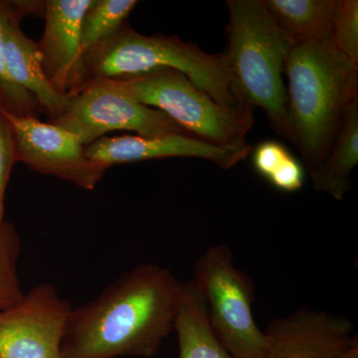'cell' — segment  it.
<instances>
[{"label":"cell","instance_id":"cell-20","mask_svg":"<svg viewBox=\"0 0 358 358\" xmlns=\"http://www.w3.org/2000/svg\"><path fill=\"white\" fill-rule=\"evenodd\" d=\"M331 38L346 58L358 65L357 0H334Z\"/></svg>","mask_w":358,"mask_h":358},{"label":"cell","instance_id":"cell-8","mask_svg":"<svg viewBox=\"0 0 358 358\" xmlns=\"http://www.w3.org/2000/svg\"><path fill=\"white\" fill-rule=\"evenodd\" d=\"M70 303L49 282L0 310V358H62Z\"/></svg>","mask_w":358,"mask_h":358},{"label":"cell","instance_id":"cell-19","mask_svg":"<svg viewBox=\"0 0 358 358\" xmlns=\"http://www.w3.org/2000/svg\"><path fill=\"white\" fill-rule=\"evenodd\" d=\"M20 238L13 224L0 223V310L17 303L24 293L18 277Z\"/></svg>","mask_w":358,"mask_h":358},{"label":"cell","instance_id":"cell-24","mask_svg":"<svg viewBox=\"0 0 358 358\" xmlns=\"http://www.w3.org/2000/svg\"><path fill=\"white\" fill-rule=\"evenodd\" d=\"M338 358H358V339L357 334L352 336L350 345L341 353Z\"/></svg>","mask_w":358,"mask_h":358},{"label":"cell","instance_id":"cell-2","mask_svg":"<svg viewBox=\"0 0 358 358\" xmlns=\"http://www.w3.org/2000/svg\"><path fill=\"white\" fill-rule=\"evenodd\" d=\"M285 73L292 140L312 176L326 159L346 113L358 102V65L327 34L296 42Z\"/></svg>","mask_w":358,"mask_h":358},{"label":"cell","instance_id":"cell-9","mask_svg":"<svg viewBox=\"0 0 358 358\" xmlns=\"http://www.w3.org/2000/svg\"><path fill=\"white\" fill-rule=\"evenodd\" d=\"M4 113L13 128L16 159L32 171L93 190L109 169L91 162L86 147L69 131L36 117Z\"/></svg>","mask_w":358,"mask_h":358},{"label":"cell","instance_id":"cell-23","mask_svg":"<svg viewBox=\"0 0 358 358\" xmlns=\"http://www.w3.org/2000/svg\"><path fill=\"white\" fill-rule=\"evenodd\" d=\"M267 180L281 192H296L303 187L305 171L300 162L289 155Z\"/></svg>","mask_w":358,"mask_h":358},{"label":"cell","instance_id":"cell-21","mask_svg":"<svg viewBox=\"0 0 358 358\" xmlns=\"http://www.w3.org/2000/svg\"><path fill=\"white\" fill-rule=\"evenodd\" d=\"M16 159L15 141L10 122L6 113L0 108V223L4 219V202L11 171Z\"/></svg>","mask_w":358,"mask_h":358},{"label":"cell","instance_id":"cell-22","mask_svg":"<svg viewBox=\"0 0 358 358\" xmlns=\"http://www.w3.org/2000/svg\"><path fill=\"white\" fill-rule=\"evenodd\" d=\"M289 155V150L282 143L266 141L257 145L252 162L257 173L268 179Z\"/></svg>","mask_w":358,"mask_h":358},{"label":"cell","instance_id":"cell-3","mask_svg":"<svg viewBox=\"0 0 358 358\" xmlns=\"http://www.w3.org/2000/svg\"><path fill=\"white\" fill-rule=\"evenodd\" d=\"M225 50L218 54L240 105L261 108L273 129L291 141L288 96L282 82L294 42L278 27L262 0H228Z\"/></svg>","mask_w":358,"mask_h":358},{"label":"cell","instance_id":"cell-10","mask_svg":"<svg viewBox=\"0 0 358 358\" xmlns=\"http://www.w3.org/2000/svg\"><path fill=\"white\" fill-rule=\"evenodd\" d=\"M352 329L343 315L301 308L268 324L263 358H338Z\"/></svg>","mask_w":358,"mask_h":358},{"label":"cell","instance_id":"cell-16","mask_svg":"<svg viewBox=\"0 0 358 358\" xmlns=\"http://www.w3.org/2000/svg\"><path fill=\"white\" fill-rule=\"evenodd\" d=\"M272 20L294 43L331 34L334 0H262Z\"/></svg>","mask_w":358,"mask_h":358},{"label":"cell","instance_id":"cell-18","mask_svg":"<svg viewBox=\"0 0 358 358\" xmlns=\"http://www.w3.org/2000/svg\"><path fill=\"white\" fill-rule=\"evenodd\" d=\"M138 3L136 0H93L82 20L81 57L92 47L112 36L127 22Z\"/></svg>","mask_w":358,"mask_h":358},{"label":"cell","instance_id":"cell-17","mask_svg":"<svg viewBox=\"0 0 358 358\" xmlns=\"http://www.w3.org/2000/svg\"><path fill=\"white\" fill-rule=\"evenodd\" d=\"M36 0H0V108L16 117L38 119L41 114L34 96L13 83L7 74L4 59V27L14 14L38 6Z\"/></svg>","mask_w":358,"mask_h":358},{"label":"cell","instance_id":"cell-11","mask_svg":"<svg viewBox=\"0 0 358 358\" xmlns=\"http://www.w3.org/2000/svg\"><path fill=\"white\" fill-rule=\"evenodd\" d=\"M91 162L110 169L115 164H134L169 157H194L209 160L230 169L252 152L249 143L236 148H221L183 134L164 136H122L99 138L85 148Z\"/></svg>","mask_w":358,"mask_h":358},{"label":"cell","instance_id":"cell-5","mask_svg":"<svg viewBox=\"0 0 358 358\" xmlns=\"http://www.w3.org/2000/svg\"><path fill=\"white\" fill-rule=\"evenodd\" d=\"M112 81L129 98L164 113L200 141L221 148L247 143L245 138L254 124L253 109L224 107L180 71L162 69Z\"/></svg>","mask_w":358,"mask_h":358},{"label":"cell","instance_id":"cell-14","mask_svg":"<svg viewBox=\"0 0 358 358\" xmlns=\"http://www.w3.org/2000/svg\"><path fill=\"white\" fill-rule=\"evenodd\" d=\"M174 331L178 334L179 358H234L214 333L203 296L192 280L182 282Z\"/></svg>","mask_w":358,"mask_h":358},{"label":"cell","instance_id":"cell-6","mask_svg":"<svg viewBox=\"0 0 358 358\" xmlns=\"http://www.w3.org/2000/svg\"><path fill=\"white\" fill-rule=\"evenodd\" d=\"M193 282L203 296L214 333L234 358H263L266 336L253 315L255 287L233 262L226 244L204 251L194 265Z\"/></svg>","mask_w":358,"mask_h":358},{"label":"cell","instance_id":"cell-7","mask_svg":"<svg viewBox=\"0 0 358 358\" xmlns=\"http://www.w3.org/2000/svg\"><path fill=\"white\" fill-rule=\"evenodd\" d=\"M69 95L63 114L48 122L74 134L85 147L115 131H134L152 138L190 136L164 113L122 93L112 80H90Z\"/></svg>","mask_w":358,"mask_h":358},{"label":"cell","instance_id":"cell-13","mask_svg":"<svg viewBox=\"0 0 358 358\" xmlns=\"http://www.w3.org/2000/svg\"><path fill=\"white\" fill-rule=\"evenodd\" d=\"M45 1L14 14L4 27V59L7 74L14 84L34 96L48 122L58 119L69 103V94L59 93L47 79L40 62L36 42L26 36L21 21L30 14L43 13Z\"/></svg>","mask_w":358,"mask_h":358},{"label":"cell","instance_id":"cell-1","mask_svg":"<svg viewBox=\"0 0 358 358\" xmlns=\"http://www.w3.org/2000/svg\"><path fill=\"white\" fill-rule=\"evenodd\" d=\"M182 282L169 268L143 264L93 301L72 308L62 358L152 357L174 331Z\"/></svg>","mask_w":358,"mask_h":358},{"label":"cell","instance_id":"cell-4","mask_svg":"<svg viewBox=\"0 0 358 358\" xmlns=\"http://www.w3.org/2000/svg\"><path fill=\"white\" fill-rule=\"evenodd\" d=\"M162 69L180 71L224 107L242 106L231 93L229 78L218 54L206 53L176 35L141 34L128 21L82 55L72 92L90 80L127 79Z\"/></svg>","mask_w":358,"mask_h":358},{"label":"cell","instance_id":"cell-15","mask_svg":"<svg viewBox=\"0 0 358 358\" xmlns=\"http://www.w3.org/2000/svg\"><path fill=\"white\" fill-rule=\"evenodd\" d=\"M358 164V102L346 113L326 159L312 174L313 188L343 200L352 187L350 174Z\"/></svg>","mask_w":358,"mask_h":358},{"label":"cell","instance_id":"cell-12","mask_svg":"<svg viewBox=\"0 0 358 358\" xmlns=\"http://www.w3.org/2000/svg\"><path fill=\"white\" fill-rule=\"evenodd\" d=\"M93 0H46L43 34L36 42L47 79L59 93L70 94L77 85L81 60V26Z\"/></svg>","mask_w":358,"mask_h":358}]
</instances>
